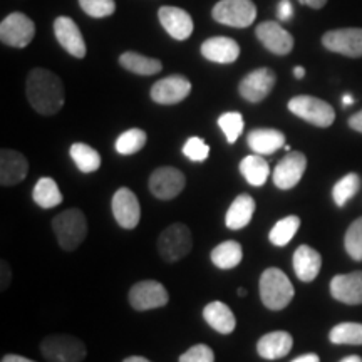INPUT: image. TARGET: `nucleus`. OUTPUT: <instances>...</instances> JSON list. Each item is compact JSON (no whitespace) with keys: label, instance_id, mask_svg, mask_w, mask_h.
I'll return each mask as SVG.
<instances>
[{"label":"nucleus","instance_id":"1","mask_svg":"<svg viewBox=\"0 0 362 362\" xmlns=\"http://www.w3.org/2000/svg\"><path fill=\"white\" fill-rule=\"evenodd\" d=\"M25 96L34 111H37L39 115L54 116L64 106V84L52 71L35 67L27 76Z\"/></svg>","mask_w":362,"mask_h":362},{"label":"nucleus","instance_id":"2","mask_svg":"<svg viewBox=\"0 0 362 362\" xmlns=\"http://www.w3.org/2000/svg\"><path fill=\"white\" fill-rule=\"evenodd\" d=\"M259 284L262 304L269 310L277 312L285 309L296 296L291 279L277 267H270V269L262 272Z\"/></svg>","mask_w":362,"mask_h":362},{"label":"nucleus","instance_id":"3","mask_svg":"<svg viewBox=\"0 0 362 362\" xmlns=\"http://www.w3.org/2000/svg\"><path fill=\"white\" fill-rule=\"evenodd\" d=\"M52 232L62 250L74 252L88 237V218L78 208H69L54 216Z\"/></svg>","mask_w":362,"mask_h":362},{"label":"nucleus","instance_id":"4","mask_svg":"<svg viewBox=\"0 0 362 362\" xmlns=\"http://www.w3.org/2000/svg\"><path fill=\"white\" fill-rule=\"evenodd\" d=\"M40 354L49 362H83L88 349L79 337L54 334L40 342Z\"/></svg>","mask_w":362,"mask_h":362},{"label":"nucleus","instance_id":"5","mask_svg":"<svg viewBox=\"0 0 362 362\" xmlns=\"http://www.w3.org/2000/svg\"><path fill=\"white\" fill-rule=\"evenodd\" d=\"M193 248L192 230L185 223H173L158 238V253L165 262L173 264L188 255Z\"/></svg>","mask_w":362,"mask_h":362},{"label":"nucleus","instance_id":"6","mask_svg":"<svg viewBox=\"0 0 362 362\" xmlns=\"http://www.w3.org/2000/svg\"><path fill=\"white\" fill-rule=\"evenodd\" d=\"M288 111L317 128H329L336 121V111L329 103L315 96H296L287 104Z\"/></svg>","mask_w":362,"mask_h":362},{"label":"nucleus","instance_id":"7","mask_svg":"<svg viewBox=\"0 0 362 362\" xmlns=\"http://www.w3.org/2000/svg\"><path fill=\"white\" fill-rule=\"evenodd\" d=\"M211 17L223 25L245 29L255 22L257 7L252 0H220L215 4Z\"/></svg>","mask_w":362,"mask_h":362},{"label":"nucleus","instance_id":"8","mask_svg":"<svg viewBox=\"0 0 362 362\" xmlns=\"http://www.w3.org/2000/svg\"><path fill=\"white\" fill-rule=\"evenodd\" d=\"M35 35V24L22 12H13L0 24V40L8 47L24 49Z\"/></svg>","mask_w":362,"mask_h":362},{"label":"nucleus","instance_id":"9","mask_svg":"<svg viewBox=\"0 0 362 362\" xmlns=\"http://www.w3.org/2000/svg\"><path fill=\"white\" fill-rule=\"evenodd\" d=\"M168 291L158 280H141L136 282L129 291V304L139 312L160 309L168 304Z\"/></svg>","mask_w":362,"mask_h":362},{"label":"nucleus","instance_id":"10","mask_svg":"<svg viewBox=\"0 0 362 362\" xmlns=\"http://www.w3.org/2000/svg\"><path fill=\"white\" fill-rule=\"evenodd\" d=\"M277 83V74L270 67H259V69L248 72V74L240 81L238 93L245 101L257 104L269 98Z\"/></svg>","mask_w":362,"mask_h":362},{"label":"nucleus","instance_id":"11","mask_svg":"<svg viewBox=\"0 0 362 362\" xmlns=\"http://www.w3.org/2000/svg\"><path fill=\"white\" fill-rule=\"evenodd\" d=\"M187 178L173 166H161L149 176V192L158 200H173L185 189Z\"/></svg>","mask_w":362,"mask_h":362},{"label":"nucleus","instance_id":"12","mask_svg":"<svg viewBox=\"0 0 362 362\" xmlns=\"http://www.w3.org/2000/svg\"><path fill=\"white\" fill-rule=\"evenodd\" d=\"M322 45L330 52L359 59L362 57V29L346 27V29L329 30L322 35Z\"/></svg>","mask_w":362,"mask_h":362},{"label":"nucleus","instance_id":"13","mask_svg":"<svg viewBox=\"0 0 362 362\" xmlns=\"http://www.w3.org/2000/svg\"><path fill=\"white\" fill-rule=\"evenodd\" d=\"M189 93H192L189 79L181 74H173L156 81L149 90V96L161 106H173V104L185 101L189 96Z\"/></svg>","mask_w":362,"mask_h":362},{"label":"nucleus","instance_id":"14","mask_svg":"<svg viewBox=\"0 0 362 362\" xmlns=\"http://www.w3.org/2000/svg\"><path fill=\"white\" fill-rule=\"evenodd\" d=\"M307 170V156L300 151H288L282 160L279 161V165L275 166L274 175V185L279 189H292L298 185V181L302 180Z\"/></svg>","mask_w":362,"mask_h":362},{"label":"nucleus","instance_id":"15","mask_svg":"<svg viewBox=\"0 0 362 362\" xmlns=\"http://www.w3.org/2000/svg\"><path fill=\"white\" fill-rule=\"evenodd\" d=\"M111 210L117 225L124 230H133L141 220V205L138 197L129 188H119L111 202Z\"/></svg>","mask_w":362,"mask_h":362},{"label":"nucleus","instance_id":"16","mask_svg":"<svg viewBox=\"0 0 362 362\" xmlns=\"http://www.w3.org/2000/svg\"><path fill=\"white\" fill-rule=\"evenodd\" d=\"M255 34L267 51L275 54V56H287V54L292 52L293 35L288 30H285L279 22H262L257 27Z\"/></svg>","mask_w":362,"mask_h":362},{"label":"nucleus","instance_id":"17","mask_svg":"<svg viewBox=\"0 0 362 362\" xmlns=\"http://www.w3.org/2000/svg\"><path fill=\"white\" fill-rule=\"evenodd\" d=\"M54 34L57 42L72 57L83 59L86 56V42L83 33L79 30L78 24L71 17L61 16L54 21Z\"/></svg>","mask_w":362,"mask_h":362},{"label":"nucleus","instance_id":"18","mask_svg":"<svg viewBox=\"0 0 362 362\" xmlns=\"http://www.w3.org/2000/svg\"><path fill=\"white\" fill-rule=\"evenodd\" d=\"M330 296L347 305L362 304V270L336 275L330 280Z\"/></svg>","mask_w":362,"mask_h":362},{"label":"nucleus","instance_id":"19","mask_svg":"<svg viewBox=\"0 0 362 362\" xmlns=\"http://www.w3.org/2000/svg\"><path fill=\"white\" fill-rule=\"evenodd\" d=\"M29 173V161L22 153L16 149H2L0 151V185L13 187L25 180Z\"/></svg>","mask_w":362,"mask_h":362},{"label":"nucleus","instance_id":"20","mask_svg":"<svg viewBox=\"0 0 362 362\" xmlns=\"http://www.w3.org/2000/svg\"><path fill=\"white\" fill-rule=\"evenodd\" d=\"M163 29L176 40H187L193 33V19L187 11L180 7L165 6L158 11Z\"/></svg>","mask_w":362,"mask_h":362},{"label":"nucleus","instance_id":"21","mask_svg":"<svg viewBox=\"0 0 362 362\" xmlns=\"http://www.w3.org/2000/svg\"><path fill=\"white\" fill-rule=\"evenodd\" d=\"M292 265L297 279L300 282L310 284L314 282L320 269H322V255L315 248L309 245H300L293 252Z\"/></svg>","mask_w":362,"mask_h":362},{"label":"nucleus","instance_id":"22","mask_svg":"<svg viewBox=\"0 0 362 362\" xmlns=\"http://www.w3.org/2000/svg\"><path fill=\"white\" fill-rule=\"evenodd\" d=\"M202 56L216 64H232L240 56V45L237 40L218 35L202 44Z\"/></svg>","mask_w":362,"mask_h":362},{"label":"nucleus","instance_id":"23","mask_svg":"<svg viewBox=\"0 0 362 362\" xmlns=\"http://www.w3.org/2000/svg\"><path fill=\"white\" fill-rule=\"evenodd\" d=\"M293 339L285 330H275V332H269L262 336L257 342V352L260 357L267 361L282 359L292 351Z\"/></svg>","mask_w":362,"mask_h":362},{"label":"nucleus","instance_id":"24","mask_svg":"<svg viewBox=\"0 0 362 362\" xmlns=\"http://www.w3.org/2000/svg\"><path fill=\"white\" fill-rule=\"evenodd\" d=\"M247 144L255 155H274L285 146V134L279 129L259 128L253 129L247 136Z\"/></svg>","mask_w":362,"mask_h":362},{"label":"nucleus","instance_id":"25","mask_svg":"<svg viewBox=\"0 0 362 362\" xmlns=\"http://www.w3.org/2000/svg\"><path fill=\"white\" fill-rule=\"evenodd\" d=\"M203 319H205V322L210 325L211 329L223 334V336L232 334L235 327H237V317H235L232 309H230L225 302L220 300L210 302V304L203 309Z\"/></svg>","mask_w":362,"mask_h":362},{"label":"nucleus","instance_id":"26","mask_svg":"<svg viewBox=\"0 0 362 362\" xmlns=\"http://www.w3.org/2000/svg\"><path fill=\"white\" fill-rule=\"evenodd\" d=\"M255 200L250 197V194L242 193L238 194L237 198L232 202L228 211L225 215V225L226 228L230 230H242L245 228L247 225H250L253 218V214H255Z\"/></svg>","mask_w":362,"mask_h":362},{"label":"nucleus","instance_id":"27","mask_svg":"<svg viewBox=\"0 0 362 362\" xmlns=\"http://www.w3.org/2000/svg\"><path fill=\"white\" fill-rule=\"evenodd\" d=\"M119 66L123 67V69L138 76H155L163 69L161 61H158L155 57L143 56V54L133 52V51L121 54Z\"/></svg>","mask_w":362,"mask_h":362},{"label":"nucleus","instance_id":"28","mask_svg":"<svg viewBox=\"0 0 362 362\" xmlns=\"http://www.w3.org/2000/svg\"><path fill=\"white\" fill-rule=\"evenodd\" d=\"M210 259L215 267L221 270H232L240 265L243 259V248L235 240H226L216 245L210 253Z\"/></svg>","mask_w":362,"mask_h":362},{"label":"nucleus","instance_id":"29","mask_svg":"<svg viewBox=\"0 0 362 362\" xmlns=\"http://www.w3.org/2000/svg\"><path fill=\"white\" fill-rule=\"evenodd\" d=\"M240 173L252 187H264L270 176V166L262 155H250L240 161Z\"/></svg>","mask_w":362,"mask_h":362},{"label":"nucleus","instance_id":"30","mask_svg":"<svg viewBox=\"0 0 362 362\" xmlns=\"http://www.w3.org/2000/svg\"><path fill=\"white\" fill-rule=\"evenodd\" d=\"M33 200L35 202V205L44 208V210H49V208L61 205L64 197H62L56 181L49 178V176H42L33 189Z\"/></svg>","mask_w":362,"mask_h":362},{"label":"nucleus","instance_id":"31","mask_svg":"<svg viewBox=\"0 0 362 362\" xmlns=\"http://www.w3.org/2000/svg\"><path fill=\"white\" fill-rule=\"evenodd\" d=\"M69 155L83 173H94L101 168V155L93 146L86 143H74L69 149Z\"/></svg>","mask_w":362,"mask_h":362},{"label":"nucleus","instance_id":"32","mask_svg":"<svg viewBox=\"0 0 362 362\" xmlns=\"http://www.w3.org/2000/svg\"><path fill=\"white\" fill-rule=\"evenodd\" d=\"M300 228V218L297 215H288L285 218L279 220L270 230L269 240L272 245L275 247H285L291 240L296 237V233Z\"/></svg>","mask_w":362,"mask_h":362},{"label":"nucleus","instance_id":"33","mask_svg":"<svg viewBox=\"0 0 362 362\" xmlns=\"http://www.w3.org/2000/svg\"><path fill=\"white\" fill-rule=\"evenodd\" d=\"M329 341L332 344H346V346H362V324L341 322L334 325L329 332Z\"/></svg>","mask_w":362,"mask_h":362},{"label":"nucleus","instance_id":"34","mask_svg":"<svg viewBox=\"0 0 362 362\" xmlns=\"http://www.w3.org/2000/svg\"><path fill=\"white\" fill-rule=\"evenodd\" d=\"M361 188V176L357 173H349L342 176L341 180L334 185L332 200L339 208L346 206V203L354 198Z\"/></svg>","mask_w":362,"mask_h":362},{"label":"nucleus","instance_id":"35","mask_svg":"<svg viewBox=\"0 0 362 362\" xmlns=\"http://www.w3.org/2000/svg\"><path fill=\"white\" fill-rule=\"evenodd\" d=\"M148 134L143 129L133 128L124 131L123 134H119V138L116 139V151L123 156L136 155L138 151H141L146 144Z\"/></svg>","mask_w":362,"mask_h":362},{"label":"nucleus","instance_id":"36","mask_svg":"<svg viewBox=\"0 0 362 362\" xmlns=\"http://www.w3.org/2000/svg\"><path fill=\"white\" fill-rule=\"evenodd\" d=\"M218 126L220 129L223 131L226 141L233 144L240 138V134L243 133V128H245V121H243V116L237 111H228L225 115L218 117Z\"/></svg>","mask_w":362,"mask_h":362},{"label":"nucleus","instance_id":"37","mask_svg":"<svg viewBox=\"0 0 362 362\" xmlns=\"http://www.w3.org/2000/svg\"><path fill=\"white\" fill-rule=\"evenodd\" d=\"M344 247L352 260L362 262V216L354 220L344 237Z\"/></svg>","mask_w":362,"mask_h":362},{"label":"nucleus","instance_id":"38","mask_svg":"<svg viewBox=\"0 0 362 362\" xmlns=\"http://www.w3.org/2000/svg\"><path fill=\"white\" fill-rule=\"evenodd\" d=\"M79 6L84 13L94 19H103V17H110L116 11L115 0H79Z\"/></svg>","mask_w":362,"mask_h":362},{"label":"nucleus","instance_id":"39","mask_svg":"<svg viewBox=\"0 0 362 362\" xmlns=\"http://www.w3.org/2000/svg\"><path fill=\"white\" fill-rule=\"evenodd\" d=\"M183 155L187 156L189 161L202 163L208 160V156H210V146H208L202 138H198V136H192V138L185 143Z\"/></svg>","mask_w":362,"mask_h":362},{"label":"nucleus","instance_id":"40","mask_svg":"<svg viewBox=\"0 0 362 362\" xmlns=\"http://www.w3.org/2000/svg\"><path fill=\"white\" fill-rule=\"evenodd\" d=\"M178 362H215V354L211 347L205 344H197V346L189 347L185 354H181Z\"/></svg>","mask_w":362,"mask_h":362},{"label":"nucleus","instance_id":"41","mask_svg":"<svg viewBox=\"0 0 362 362\" xmlns=\"http://www.w3.org/2000/svg\"><path fill=\"white\" fill-rule=\"evenodd\" d=\"M11 282H12V270H11V265L7 264L6 260L0 262V291H7L8 287H11Z\"/></svg>","mask_w":362,"mask_h":362},{"label":"nucleus","instance_id":"42","mask_svg":"<svg viewBox=\"0 0 362 362\" xmlns=\"http://www.w3.org/2000/svg\"><path fill=\"white\" fill-rule=\"evenodd\" d=\"M277 17L279 21H291L293 17V7L291 0H280L279 6H277Z\"/></svg>","mask_w":362,"mask_h":362},{"label":"nucleus","instance_id":"43","mask_svg":"<svg viewBox=\"0 0 362 362\" xmlns=\"http://www.w3.org/2000/svg\"><path fill=\"white\" fill-rule=\"evenodd\" d=\"M349 126L351 129L357 131V133H362V110L349 117Z\"/></svg>","mask_w":362,"mask_h":362},{"label":"nucleus","instance_id":"44","mask_svg":"<svg viewBox=\"0 0 362 362\" xmlns=\"http://www.w3.org/2000/svg\"><path fill=\"white\" fill-rule=\"evenodd\" d=\"M298 2L304 4V6L310 8H315V11H319V8H322L325 4H327V0H298Z\"/></svg>","mask_w":362,"mask_h":362},{"label":"nucleus","instance_id":"45","mask_svg":"<svg viewBox=\"0 0 362 362\" xmlns=\"http://www.w3.org/2000/svg\"><path fill=\"white\" fill-rule=\"evenodd\" d=\"M2 362H35L33 359H27L24 356H17V354H7L2 357Z\"/></svg>","mask_w":362,"mask_h":362},{"label":"nucleus","instance_id":"46","mask_svg":"<svg viewBox=\"0 0 362 362\" xmlns=\"http://www.w3.org/2000/svg\"><path fill=\"white\" fill-rule=\"evenodd\" d=\"M292 362H320V359L317 354H305V356L297 357V359H293Z\"/></svg>","mask_w":362,"mask_h":362},{"label":"nucleus","instance_id":"47","mask_svg":"<svg viewBox=\"0 0 362 362\" xmlns=\"http://www.w3.org/2000/svg\"><path fill=\"white\" fill-rule=\"evenodd\" d=\"M305 76V69L302 66H296L293 67V78L296 79H304Z\"/></svg>","mask_w":362,"mask_h":362},{"label":"nucleus","instance_id":"48","mask_svg":"<svg viewBox=\"0 0 362 362\" xmlns=\"http://www.w3.org/2000/svg\"><path fill=\"white\" fill-rule=\"evenodd\" d=\"M123 362H151V361H148L146 357H141V356H131V357H126Z\"/></svg>","mask_w":362,"mask_h":362},{"label":"nucleus","instance_id":"49","mask_svg":"<svg viewBox=\"0 0 362 362\" xmlns=\"http://www.w3.org/2000/svg\"><path fill=\"white\" fill-rule=\"evenodd\" d=\"M356 103V99L351 96V94H344L342 96V104L344 106H352V104Z\"/></svg>","mask_w":362,"mask_h":362},{"label":"nucleus","instance_id":"50","mask_svg":"<svg viewBox=\"0 0 362 362\" xmlns=\"http://www.w3.org/2000/svg\"><path fill=\"white\" fill-rule=\"evenodd\" d=\"M341 362H362V359L359 356H347V357H344Z\"/></svg>","mask_w":362,"mask_h":362},{"label":"nucleus","instance_id":"51","mask_svg":"<svg viewBox=\"0 0 362 362\" xmlns=\"http://www.w3.org/2000/svg\"><path fill=\"white\" fill-rule=\"evenodd\" d=\"M238 296H240V297H245V296H247L245 288H238Z\"/></svg>","mask_w":362,"mask_h":362}]
</instances>
